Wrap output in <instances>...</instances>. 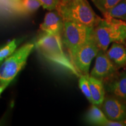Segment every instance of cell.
<instances>
[{
	"mask_svg": "<svg viewBox=\"0 0 126 126\" xmlns=\"http://www.w3.org/2000/svg\"><path fill=\"white\" fill-rule=\"evenodd\" d=\"M93 38L99 50L106 51L111 43H125V21L108 16L100 18L93 29Z\"/></svg>",
	"mask_w": 126,
	"mask_h": 126,
	"instance_id": "cell-1",
	"label": "cell"
},
{
	"mask_svg": "<svg viewBox=\"0 0 126 126\" xmlns=\"http://www.w3.org/2000/svg\"><path fill=\"white\" fill-rule=\"evenodd\" d=\"M35 46L48 60L64 68L77 77H79L81 75L71 60L64 53L61 36L45 32L37 39Z\"/></svg>",
	"mask_w": 126,
	"mask_h": 126,
	"instance_id": "cell-2",
	"label": "cell"
},
{
	"mask_svg": "<svg viewBox=\"0 0 126 126\" xmlns=\"http://www.w3.org/2000/svg\"><path fill=\"white\" fill-rule=\"evenodd\" d=\"M56 10L63 20H68L94 28L100 18L94 13L87 0H72L60 2Z\"/></svg>",
	"mask_w": 126,
	"mask_h": 126,
	"instance_id": "cell-3",
	"label": "cell"
},
{
	"mask_svg": "<svg viewBox=\"0 0 126 126\" xmlns=\"http://www.w3.org/2000/svg\"><path fill=\"white\" fill-rule=\"evenodd\" d=\"M94 28L88 27L74 22L64 20L63 43L67 47L71 59L77 51L93 36Z\"/></svg>",
	"mask_w": 126,
	"mask_h": 126,
	"instance_id": "cell-4",
	"label": "cell"
},
{
	"mask_svg": "<svg viewBox=\"0 0 126 126\" xmlns=\"http://www.w3.org/2000/svg\"><path fill=\"white\" fill-rule=\"evenodd\" d=\"M35 44L28 43L3 61L0 65V85L10 83L24 67Z\"/></svg>",
	"mask_w": 126,
	"mask_h": 126,
	"instance_id": "cell-5",
	"label": "cell"
},
{
	"mask_svg": "<svg viewBox=\"0 0 126 126\" xmlns=\"http://www.w3.org/2000/svg\"><path fill=\"white\" fill-rule=\"evenodd\" d=\"M99 51V47L92 36L87 43L77 51L71 60L80 75H89L91 62L97 56Z\"/></svg>",
	"mask_w": 126,
	"mask_h": 126,
	"instance_id": "cell-6",
	"label": "cell"
},
{
	"mask_svg": "<svg viewBox=\"0 0 126 126\" xmlns=\"http://www.w3.org/2000/svg\"><path fill=\"white\" fill-rule=\"evenodd\" d=\"M123 99L114 95L105 97L100 105L106 117L110 120H126V103Z\"/></svg>",
	"mask_w": 126,
	"mask_h": 126,
	"instance_id": "cell-7",
	"label": "cell"
},
{
	"mask_svg": "<svg viewBox=\"0 0 126 126\" xmlns=\"http://www.w3.org/2000/svg\"><path fill=\"white\" fill-rule=\"evenodd\" d=\"M116 70L117 67L109 58L106 51L99 50L96 56L95 64L91 72V76L102 81L111 76Z\"/></svg>",
	"mask_w": 126,
	"mask_h": 126,
	"instance_id": "cell-8",
	"label": "cell"
},
{
	"mask_svg": "<svg viewBox=\"0 0 126 126\" xmlns=\"http://www.w3.org/2000/svg\"><path fill=\"white\" fill-rule=\"evenodd\" d=\"M63 26L64 20L55 9L54 11H50L46 14L40 28L45 32L61 36Z\"/></svg>",
	"mask_w": 126,
	"mask_h": 126,
	"instance_id": "cell-9",
	"label": "cell"
},
{
	"mask_svg": "<svg viewBox=\"0 0 126 126\" xmlns=\"http://www.w3.org/2000/svg\"><path fill=\"white\" fill-rule=\"evenodd\" d=\"M106 53L117 68L126 65V47L122 43H113Z\"/></svg>",
	"mask_w": 126,
	"mask_h": 126,
	"instance_id": "cell-10",
	"label": "cell"
},
{
	"mask_svg": "<svg viewBox=\"0 0 126 126\" xmlns=\"http://www.w3.org/2000/svg\"><path fill=\"white\" fill-rule=\"evenodd\" d=\"M107 90L113 95L126 99V71L123 72L108 85Z\"/></svg>",
	"mask_w": 126,
	"mask_h": 126,
	"instance_id": "cell-11",
	"label": "cell"
},
{
	"mask_svg": "<svg viewBox=\"0 0 126 126\" xmlns=\"http://www.w3.org/2000/svg\"><path fill=\"white\" fill-rule=\"evenodd\" d=\"M92 103L97 106H100L105 97V90L102 81L91 76L89 77Z\"/></svg>",
	"mask_w": 126,
	"mask_h": 126,
	"instance_id": "cell-12",
	"label": "cell"
},
{
	"mask_svg": "<svg viewBox=\"0 0 126 126\" xmlns=\"http://www.w3.org/2000/svg\"><path fill=\"white\" fill-rule=\"evenodd\" d=\"M86 120L89 123L97 126H103L108 119L102 109L97 105L92 104L86 114Z\"/></svg>",
	"mask_w": 126,
	"mask_h": 126,
	"instance_id": "cell-13",
	"label": "cell"
},
{
	"mask_svg": "<svg viewBox=\"0 0 126 126\" xmlns=\"http://www.w3.org/2000/svg\"><path fill=\"white\" fill-rule=\"evenodd\" d=\"M103 16L126 21V0H121Z\"/></svg>",
	"mask_w": 126,
	"mask_h": 126,
	"instance_id": "cell-14",
	"label": "cell"
},
{
	"mask_svg": "<svg viewBox=\"0 0 126 126\" xmlns=\"http://www.w3.org/2000/svg\"><path fill=\"white\" fill-rule=\"evenodd\" d=\"M41 4L37 0H18L19 14L32 13L39 8Z\"/></svg>",
	"mask_w": 126,
	"mask_h": 126,
	"instance_id": "cell-15",
	"label": "cell"
},
{
	"mask_svg": "<svg viewBox=\"0 0 126 126\" xmlns=\"http://www.w3.org/2000/svg\"><path fill=\"white\" fill-rule=\"evenodd\" d=\"M0 13L19 14L18 0H0Z\"/></svg>",
	"mask_w": 126,
	"mask_h": 126,
	"instance_id": "cell-16",
	"label": "cell"
},
{
	"mask_svg": "<svg viewBox=\"0 0 126 126\" xmlns=\"http://www.w3.org/2000/svg\"><path fill=\"white\" fill-rule=\"evenodd\" d=\"M96 7L105 15L110 9L114 7L121 0H91Z\"/></svg>",
	"mask_w": 126,
	"mask_h": 126,
	"instance_id": "cell-17",
	"label": "cell"
},
{
	"mask_svg": "<svg viewBox=\"0 0 126 126\" xmlns=\"http://www.w3.org/2000/svg\"><path fill=\"white\" fill-rule=\"evenodd\" d=\"M89 75H81L79 78V87L89 102L92 103L90 86L89 83Z\"/></svg>",
	"mask_w": 126,
	"mask_h": 126,
	"instance_id": "cell-18",
	"label": "cell"
},
{
	"mask_svg": "<svg viewBox=\"0 0 126 126\" xmlns=\"http://www.w3.org/2000/svg\"><path fill=\"white\" fill-rule=\"evenodd\" d=\"M18 43L16 39H14L8 43L7 45L0 48V60L4 61L13 54L16 51Z\"/></svg>",
	"mask_w": 126,
	"mask_h": 126,
	"instance_id": "cell-19",
	"label": "cell"
},
{
	"mask_svg": "<svg viewBox=\"0 0 126 126\" xmlns=\"http://www.w3.org/2000/svg\"><path fill=\"white\" fill-rule=\"evenodd\" d=\"M41 6L44 8L49 11H53L56 9L60 0H37Z\"/></svg>",
	"mask_w": 126,
	"mask_h": 126,
	"instance_id": "cell-20",
	"label": "cell"
},
{
	"mask_svg": "<svg viewBox=\"0 0 126 126\" xmlns=\"http://www.w3.org/2000/svg\"><path fill=\"white\" fill-rule=\"evenodd\" d=\"M104 126H126V120H108L104 124Z\"/></svg>",
	"mask_w": 126,
	"mask_h": 126,
	"instance_id": "cell-21",
	"label": "cell"
},
{
	"mask_svg": "<svg viewBox=\"0 0 126 126\" xmlns=\"http://www.w3.org/2000/svg\"><path fill=\"white\" fill-rule=\"evenodd\" d=\"M10 84V83H6V84H4V85H0V97H1V94H2V93L4 92L5 89L7 88L8 86H9V85Z\"/></svg>",
	"mask_w": 126,
	"mask_h": 126,
	"instance_id": "cell-22",
	"label": "cell"
},
{
	"mask_svg": "<svg viewBox=\"0 0 126 126\" xmlns=\"http://www.w3.org/2000/svg\"><path fill=\"white\" fill-rule=\"evenodd\" d=\"M70 1H72V0H60V1H62V2H68Z\"/></svg>",
	"mask_w": 126,
	"mask_h": 126,
	"instance_id": "cell-23",
	"label": "cell"
},
{
	"mask_svg": "<svg viewBox=\"0 0 126 126\" xmlns=\"http://www.w3.org/2000/svg\"><path fill=\"white\" fill-rule=\"evenodd\" d=\"M3 62V61H1V60H0V65H1V64H2V63Z\"/></svg>",
	"mask_w": 126,
	"mask_h": 126,
	"instance_id": "cell-24",
	"label": "cell"
},
{
	"mask_svg": "<svg viewBox=\"0 0 126 126\" xmlns=\"http://www.w3.org/2000/svg\"><path fill=\"white\" fill-rule=\"evenodd\" d=\"M124 44H125V45H126V42H125V43H124Z\"/></svg>",
	"mask_w": 126,
	"mask_h": 126,
	"instance_id": "cell-25",
	"label": "cell"
}]
</instances>
